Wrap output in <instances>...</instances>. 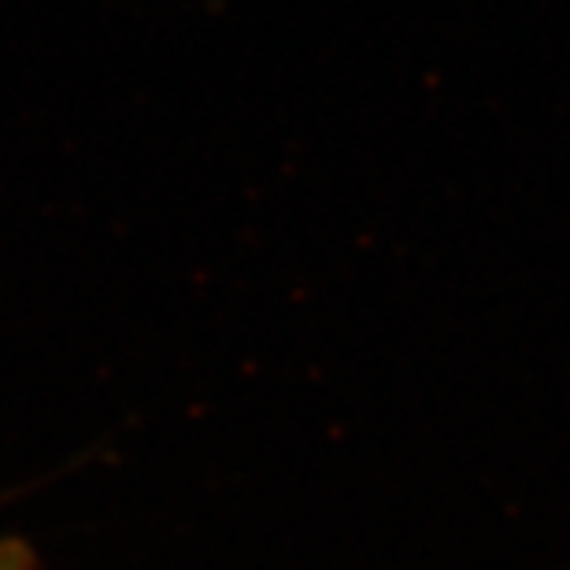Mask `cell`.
Segmentation results:
<instances>
[{
  "mask_svg": "<svg viewBox=\"0 0 570 570\" xmlns=\"http://www.w3.org/2000/svg\"><path fill=\"white\" fill-rule=\"evenodd\" d=\"M0 570H38V560H33L27 544L0 541Z\"/></svg>",
  "mask_w": 570,
  "mask_h": 570,
  "instance_id": "obj_1",
  "label": "cell"
}]
</instances>
